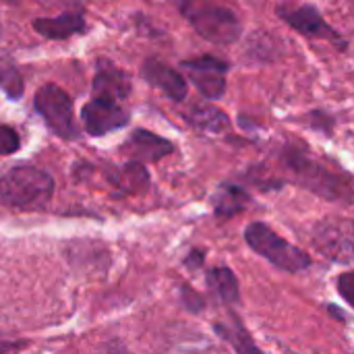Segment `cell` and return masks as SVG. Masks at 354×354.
<instances>
[{"instance_id":"cell-1","label":"cell","mask_w":354,"mask_h":354,"mask_svg":"<svg viewBox=\"0 0 354 354\" xmlns=\"http://www.w3.org/2000/svg\"><path fill=\"white\" fill-rule=\"evenodd\" d=\"M54 195V180L35 166H15L0 178V201L17 209H44Z\"/></svg>"},{"instance_id":"cell-2","label":"cell","mask_w":354,"mask_h":354,"mask_svg":"<svg viewBox=\"0 0 354 354\" xmlns=\"http://www.w3.org/2000/svg\"><path fill=\"white\" fill-rule=\"evenodd\" d=\"M191 27L214 44H232L241 37L243 25L232 8L218 0H174Z\"/></svg>"},{"instance_id":"cell-3","label":"cell","mask_w":354,"mask_h":354,"mask_svg":"<svg viewBox=\"0 0 354 354\" xmlns=\"http://www.w3.org/2000/svg\"><path fill=\"white\" fill-rule=\"evenodd\" d=\"M245 241L257 255H261L263 259H268L272 266H276L282 272L297 274V272H303V270L311 268V263H313L311 257L305 251H301L299 247L286 243L282 236H278L263 222L249 224L247 230H245Z\"/></svg>"},{"instance_id":"cell-4","label":"cell","mask_w":354,"mask_h":354,"mask_svg":"<svg viewBox=\"0 0 354 354\" xmlns=\"http://www.w3.org/2000/svg\"><path fill=\"white\" fill-rule=\"evenodd\" d=\"M284 162H286V166L295 172L297 180H299L305 189H309V191H313V193H317V195H324L326 199H334V201L344 199L346 203H351V199H353V197H351L353 189H351V180H348V178L342 180L338 174L326 170L322 164L309 160V158H307L305 153H301V151L288 149V151L284 153Z\"/></svg>"},{"instance_id":"cell-5","label":"cell","mask_w":354,"mask_h":354,"mask_svg":"<svg viewBox=\"0 0 354 354\" xmlns=\"http://www.w3.org/2000/svg\"><path fill=\"white\" fill-rule=\"evenodd\" d=\"M35 110L44 118L48 129L60 139L73 141L79 137L75 116H73V102L62 87L54 83L39 87L35 93Z\"/></svg>"},{"instance_id":"cell-6","label":"cell","mask_w":354,"mask_h":354,"mask_svg":"<svg viewBox=\"0 0 354 354\" xmlns=\"http://www.w3.org/2000/svg\"><path fill=\"white\" fill-rule=\"evenodd\" d=\"M313 245L336 263H351L354 255L353 224L348 220H326L313 230Z\"/></svg>"},{"instance_id":"cell-7","label":"cell","mask_w":354,"mask_h":354,"mask_svg":"<svg viewBox=\"0 0 354 354\" xmlns=\"http://www.w3.org/2000/svg\"><path fill=\"white\" fill-rule=\"evenodd\" d=\"M183 68L189 75V81L197 91L207 100H218L226 91V71L228 64L216 56H199L183 62Z\"/></svg>"},{"instance_id":"cell-8","label":"cell","mask_w":354,"mask_h":354,"mask_svg":"<svg viewBox=\"0 0 354 354\" xmlns=\"http://www.w3.org/2000/svg\"><path fill=\"white\" fill-rule=\"evenodd\" d=\"M81 120H83V127L89 135L102 137L106 133L122 129L129 122V114H127V110H122L118 106V102L93 97L91 102H87L83 106Z\"/></svg>"},{"instance_id":"cell-9","label":"cell","mask_w":354,"mask_h":354,"mask_svg":"<svg viewBox=\"0 0 354 354\" xmlns=\"http://www.w3.org/2000/svg\"><path fill=\"white\" fill-rule=\"evenodd\" d=\"M278 15L282 17V21H286L290 27H295L299 33L309 35V37H324L334 41L336 46H340V50L346 48V41L324 21V17L319 15V10L311 4L299 6V8H278Z\"/></svg>"},{"instance_id":"cell-10","label":"cell","mask_w":354,"mask_h":354,"mask_svg":"<svg viewBox=\"0 0 354 354\" xmlns=\"http://www.w3.org/2000/svg\"><path fill=\"white\" fill-rule=\"evenodd\" d=\"M143 77H145L147 83L162 89L174 102H183L187 97L189 87H187L185 77L178 71H174L172 66L164 64L162 60L147 58L145 64H143Z\"/></svg>"},{"instance_id":"cell-11","label":"cell","mask_w":354,"mask_h":354,"mask_svg":"<svg viewBox=\"0 0 354 354\" xmlns=\"http://www.w3.org/2000/svg\"><path fill=\"white\" fill-rule=\"evenodd\" d=\"M131 91V79L124 71L114 66L110 60H100L93 77V97L118 102L124 100Z\"/></svg>"},{"instance_id":"cell-12","label":"cell","mask_w":354,"mask_h":354,"mask_svg":"<svg viewBox=\"0 0 354 354\" xmlns=\"http://www.w3.org/2000/svg\"><path fill=\"white\" fill-rule=\"evenodd\" d=\"M124 151L133 158V162H158L168 153H172L174 145L160 135H153L145 129H137L129 137Z\"/></svg>"},{"instance_id":"cell-13","label":"cell","mask_w":354,"mask_h":354,"mask_svg":"<svg viewBox=\"0 0 354 354\" xmlns=\"http://www.w3.org/2000/svg\"><path fill=\"white\" fill-rule=\"evenodd\" d=\"M33 29L48 39H66L85 29V21L77 12H64L54 19H35Z\"/></svg>"},{"instance_id":"cell-14","label":"cell","mask_w":354,"mask_h":354,"mask_svg":"<svg viewBox=\"0 0 354 354\" xmlns=\"http://www.w3.org/2000/svg\"><path fill=\"white\" fill-rule=\"evenodd\" d=\"M251 203V195L239 185H222L214 197V214L220 220L239 216Z\"/></svg>"},{"instance_id":"cell-15","label":"cell","mask_w":354,"mask_h":354,"mask_svg":"<svg viewBox=\"0 0 354 354\" xmlns=\"http://www.w3.org/2000/svg\"><path fill=\"white\" fill-rule=\"evenodd\" d=\"M214 330H216V334L220 338H224L234 348L236 354H266L251 340L249 332L245 330V326L241 324V319L234 317V315H230L226 322H218L214 326Z\"/></svg>"},{"instance_id":"cell-16","label":"cell","mask_w":354,"mask_h":354,"mask_svg":"<svg viewBox=\"0 0 354 354\" xmlns=\"http://www.w3.org/2000/svg\"><path fill=\"white\" fill-rule=\"evenodd\" d=\"M187 120L191 127H195L197 131H203V133H224L230 124L228 116L216 108V106H207V104H197L189 110L187 114Z\"/></svg>"},{"instance_id":"cell-17","label":"cell","mask_w":354,"mask_h":354,"mask_svg":"<svg viewBox=\"0 0 354 354\" xmlns=\"http://www.w3.org/2000/svg\"><path fill=\"white\" fill-rule=\"evenodd\" d=\"M207 286L212 288V292L226 305H236L241 301V292H239V280L234 276V272L226 266L222 268H214L207 272L205 276Z\"/></svg>"},{"instance_id":"cell-18","label":"cell","mask_w":354,"mask_h":354,"mask_svg":"<svg viewBox=\"0 0 354 354\" xmlns=\"http://www.w3.org/2000/svg\"><path fill=\"white\" fill-rule=\"evenodd\" d=\"M110 180L122 193H139L149 187V174L141 162H127L122 168H118L116 174L110 176Z\"/></svg>"},{"instance_id":"cell-19","label":"cell","mask_w":354,"mask_h":354,"mask_svg":"<svg viewBox=\"0 0 354 354\" xmlns=\"http://www.w3.org/2000/svg\"><path fill=\"white\" fill-rule=\"evenodd\" d=\"M0 89L10 100H19L23 95V77L10 60H0Z\"/></svg>"},{"instance_id":"cell-20","label":"cell","mask_w":354,"mask_h":354,"mask_svg":"<svg viewBox=\"0 0 354 354\" xmlns=\"http://www.w3.org/2000/svg\"><path fill=\"white\" fill-rule=\"evenodd\" d=\"M19 147H21V139H19L17 131L10 129V127L0 124V156L15 153Z\"/></svg>"},{"instance_id":"cell-21","label":"cell","mask_w":354,"mask_h":354,"mask_svg":"<svg viewBox=\"0 0 354 354\" xmlns=\"http://www.w3.org/2000/svg\"><path fill=\"white\" fill-rule=\"evenodd\" d=\"M180 301H183V305H185L191 313H201L203 307H205L203 297H201L197 290H193L191 286H183V288H180Z\"/></svg>"},{"instance_id":"cell-22","label":"cell","mask_w":354,"mask_h":354,"mask_svg":"<svg viewBox=\"0 0 354 354\" xmlns=\"http://www.w3.org/2000/svg\"><path fill=\"white\" fill-rule=\"evenodd\" d=\"M354 274L353 272H346L338 278V288H340V295L346 303H353V297H351V288H353Z\"/></svg>"},{"instance_id":"cell-23","label":"cell","mask_w":354,"mask_h":354,"mask_svg":"<svg viewBox=\"0 0 354 354\" xmlns=\"http://www.w3.org/2000/svg\"><path fill=\"white\" fill-rule=\"evenodd\" d=\"M203 261H205V253L199 251V249H193V251L189 253V257L185 259V266H187L189 270H199V268L203 266Z\"/></svg>"},{"instance_id":"cell-24","label":"cell","mask_w":354,"mask_h":354,"mask_svg":"<svg viewBox=\"0 0 354 354\" xmlns=\"http://www.w3.org/2000/svg\"><path fill=\"white\" fill-rule=\"evenodd\" d=\"M106 353L108 354H127V351H124V346H120V344H110V346L106 348Z\"/></svg>"},{"instance_id":"cell-25","label":"cell","mask_w":354,"mask_h":354,"mask_svg":"<svg viewBox=\"0 0 354 354\" xmlns=\"http://www.w3.org/2000/svg\"><path fill=\"white\" fill-rule=\"evenodd\" d=\"M330 313H332V315H334L336 319H342V322H346V319H348V317H346V315H344V313H342L340 309H336L334 305H330Z\"/></svg>"}]
</instances>
